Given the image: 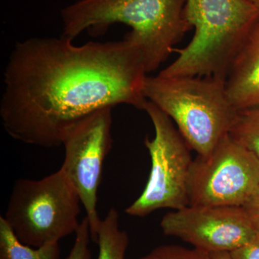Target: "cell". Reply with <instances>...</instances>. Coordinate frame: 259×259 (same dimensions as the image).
I'll list each match as a JSON object with an SVG mask.
<instances>
[{"mask_svg": "<svg viewBox=\"0 0 259 259\" xmlns=\"http://www.w3.org/2000/svg\"><path fill=\"white\" fill-rule=\"evenodd\" d=\"M147 74L142 53L125 37L81 46L62 35L18 42L4 72L3 127L25 144L60 146L68 128L100 109L144 110Z\"/></svg>", "mask_w": 259, "mask_h": 259, "instance_id": "obj_1", "label": "cell"}, {"mask_svg": "<svg viewBox=\"0 0 259 259\" xmlns=\"http://www.w3.org/2000/svg\"><path fill=\"white\" fill-rule=\"evenodd\" d=\"M187 0H77L61 10L62 36L74 40L85 30L102 35L116 23L131 28L125 37L139 48L147 73L168 59L192 27Z\"/></svg>", "mask_w": 259, "mask_h": 259, "instance_id": "obj_2", "label": "cell"}, {"mask_svg": "<svg viewBox=\"0 0 259 259\" xmlns=\"http://www.w3.org/2000/svg\"><path fill=\"white\" fill-rule=\"evenodd\" d=\"M144 95L176 122L190 149L205 156L229 134L237 114L225 80L215 76H146Z\"/></svg>", "mask_w": 259, "mask_h": 259, "instance_id": "obj_3", "label": "cell"}, {"mask_svg": "<svg viewBox=\"0 0 259 259\" xmlns=\"http://www.w3.org/2000/svg\"><path fill=\"white\" fill-rule=\"evenodd\" d=\"M259 14L248 0H187L186 20L194 28L187 47L160 71L163 77L215 76L226 79L237 49Z\"/></svg>", "mask_w": 259, "mask_h": 259, "instance_id": "obj_4", "label": "cell"}, {"mask_svg": "<svg viewBox=\"0 0 259 259\" xmlns=\"http://www.w3.org/2000/svg\"><path fill=\"white\" fill-rule=\"evenodd\" d=\"M81 204L59 168L40 180H17L4 218L22 243L37 248L76 233Z\"/></svg>", "mask_w": 259, "mask_h": 259, "instance_id": "obj_5", "label": "cell"}, {"mask_svg": "<svg viewBox=\"0 0 259 259\" xmlns=\"http://www.w3.org/2000/svg\"><path fill=\"white\" fill-rule=\"evenodd\" d=\"M144 111L155 131L153 139L144 141L151 157V171L144 192L125 209L129 215L141 218L157 209L177 210L189 206V177L193 162L190 147L171 119L149 101Z\"/></svg>", "mask_w": 259, "mask_h": 259, "instance_id": "obj_6", "label": "cell"}, {"mask_svg": "<svg viewBox=\"0 0 259 259\" xmlns=\"http://www.w3.org/2000/svg\"><path fill=\"white\" fill-rule=\"evenodd\" d=\"M259 184V158L226 134L205 156L192 162L189 205L242 207Z\"/></svg>", "mask_w": 259, "mask_h": 259, "instance_id": "obj_7", "label": "cell"}, {"mask_svg": "<svg viewBox=\"0 0 259 259\" xmlns=\"http://www.w3.org/2000/svg\"><path fill=\"white\" fill-rule=\"evenodd\" d=\"M112 109L104 107L76 122L65 132L61 143L65 155L60 169L79 194L94 243L102 220L97 212V192L112 146Z\"/></svg>", "mask_w": 259, "mask_h": 259, "instance_id": "obj_8", "label": "cell"}, {"mask_svg": "<svg viewBox=\"0 0 259 259\" xmlns=\"http://www.w3.org/2000/svg\"><path fill=\"white\" fill-rule=\"evenodd\" d=\"M160 226L166 236L209 253H230L258 233L238 206L189 205L163 216Z\"/></svg>", "mask_w": 259, "mask_h": 259, "instance_id": "obj_9", "label": "cell"}, {"mask_svg": "<svg viewBox=\"0 0 259 259\" xmlns=\"http://www.w3.org/2000/svg\"><path fill=\"white\" fill-rule=\"evenodd\" d=\"M225 84L236 110L259 106V14L232 59Z\"/></svg>", "mask_w": 259, "mask_h": 259, "instance_id": "obj_10", "label": "cell"}, {"mask_svg": "<svg viewBox=\"0 0 259 259\" xmlns=\"http://www.w3.org/2000/svg\"><path fill=\"white\" fill-rule=\"evenodd\" d=\"M59 243L30 246L22 243L4 217H0V259H60Z\"/></svg>", "mask_w": 259, "mask_h": 259, "instance_id": "obj_11", "label": "cell"}, {"mask_svg": "<svg viewBox=\"0 0 259 259\" xmlns=\"http://www.w3.org/2000/svg\"><path fill=\"white\" fill-rule=\"evenodd\" d=\"M96 243L99 247L97 259H125L128 236L120 229V215L115 208L110 209L101 220Z\"/></svg>", "mask_w": 259, "mask_h": 259, "instance_id": "obj_12", "label": "cell"}, {"mask_svg": "<svg viewBox=\"0 0 259 259\" xmlns=\"http://www.w3.org/2000/svg\"><path fill=\"white\" fill-rule=\"evenodd\" d=\"M229 134L259 158V106L238 110Z\"/></svg>", "mask_w": 259, "mask_h": 259, "instance_id": "obj_13", "label": "cell"}, {"mask_svg": "<svg viewBox=\"0 0 259 259\" xmlns=\"http://www.w3.org/2000/svg\"><path fill=\"white\" fill-rule=\"evenodd\" d=\"M136 259H212L210 253L197 248L177 245H160L148 254Z\"/></svg>", "mask_w": 259, "mask_h": 259, "instance_id": "obj_14", "label": "cell"}, {"mask_svg": "<svg viewBox=\"0 0 259 259\" xmlns=\"http://www.w3.org/2000/svg\"><path fill=\"white\" fill-rule=\"evenodd\" d=\"M75 234L76 238L74 245L65 259H92L90 248V242L92 239L88 218L85 217L81 220Z\"/></svg>", "mask_w": 259, "mask_h": 259, "instance_id": "obj_15", "label": "cell"}, {"mask_svg": "<svg viewBox=\"0 0 259 259\" xmlns=\"http://www.w3.org/2000/svg\"><path fill=\"white\" fill-rule=\"evenodd\" d=\"M232 259H259V233L239 248L230 252Z\"/></svg>", "mask_w": 259, "mask_h": 259, "instance_id": "obj_16", "label": "cell"}, {"mask_svg": "<svg viewBox=\"0 0 259 259\" xmlns=\"http://www.w3.org/2000/svg\"><path fill=\"white\" fill-rule=\"evenodd\" d=\"M242 207L250 223L259 233V184Z\"/></svg>", "mask_w": 259, "mask_h": 259, "instance_id": "obj_17", "label": "cell"}, {"mask_svg": "<svg viewBox=\"0 0 259 259\" xmlns=\"http://www.w3.org/2000/svg\"><path fill=\"white\" fill-rule=\"evenodd\" d=\"M212 259H232L229 253L222 252V253H210Z\"/></svg>", "mask_w": 259, "mask_h": 259, "instance_id": "obj_18", "label": "cell"}, {"mask_svg": "<svg viewBox=\"0 0 259 259\" xmlns=\"http://www.w3.org/2000/svg\"><path fill=\"white\" fill-rule=\"evenodd\" d=\"M248 1L250 2L252 4L255 5V6L258 7L259 8V0H248Z\"/></svg>", "mask_w": 259, "mask_h": 259, "instance_id": "obj_19", "label": "cell"}]
</instances>
